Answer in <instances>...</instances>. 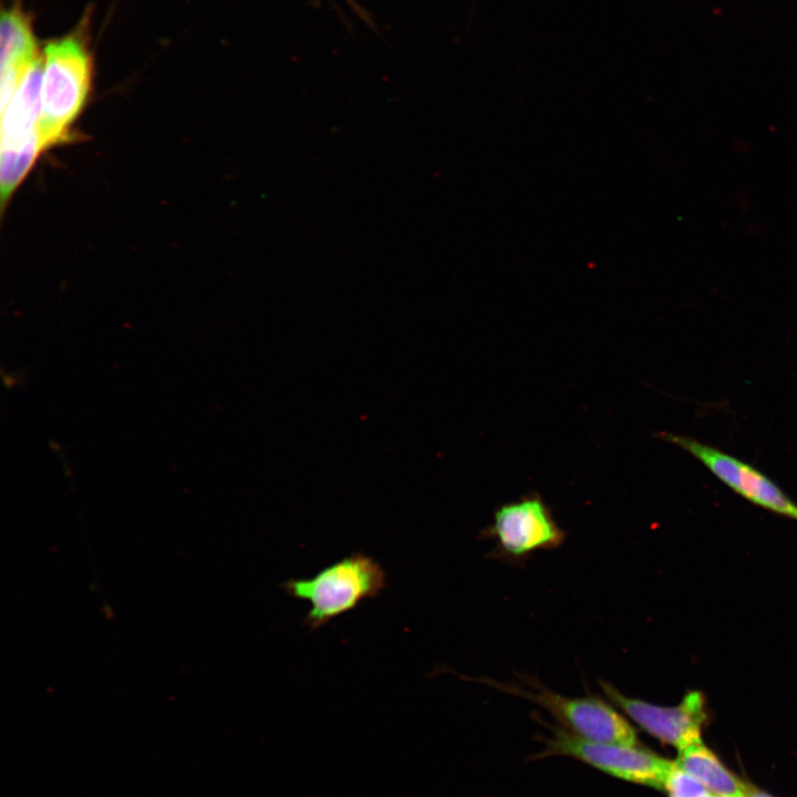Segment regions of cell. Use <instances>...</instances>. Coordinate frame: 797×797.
I'll list each match as a JSON object with an SVG mask.
<instances>
[{"mask_svg": "<svg viewBox=\"0 0 797 797\" xmlns=\"http://www.w3.org/2000/svg\"><path fill=\"white\" fill-rule=\"evenodd\" d=\"M0 53L2 112L28 69L40 58L31 19L18 6L2 11Z\"/></svg>", "mask_w": 797, "mask_h": 797, "instance_id": "cell-8", "label": "cell"}, {"mask_svg": "<svg viewBox=\"0 0 797 797\" xmlns=\"http://www.w3.org/2000/svg\"><path fill=\"white\" fill-rule=\"evenodd\" d=\"M600 686L609 702L623 715L677 752L702 742V728L706 721L702 693L689 692L680 704L661 706L627 696L608 682H600Z\"/></svg>", "mask_w": 797, "mask_h": 797, "instance_id": "cell-5", "label": "cell"}, {"mask_svg": "<svg viewBox=\"0 0 797 797\" xmlns=\"http://www.w3.org/2000/svg\"><path fill=\"white\" fill-rule=\"evenodd\" d=\"M489 534L499 549L511 558L557 548L565 539V532L539 496L524 497L498 507Z\"/></svg>", "mask_w": 797, "mask_h": 797, "instance_id": "cell-6", "label": "cell"}, {"mask_svg": "<svg viewBox=\"0 0 797 797\" xmlns=\"http://www.w3.org/2000/svg\"><path fill=\"white\" fill-rule=\"evenodd\" d=\"M495 689L531 701L547 711L571 734L584 739L605 743L638 744L635 729L613 704L596 696L571 697L556 693L538 683L530 689L479 680Z\"/></svg>", "mask_w": 797, "mask_h": 797, "instance_id": "cell-3", "label": "cell"}, {"mask_svg": "<svg viewBox=\"0 0 797 797\" xmlns=\"http://www.w3.org/2000/svg\"><path fill=\"white\" fill-rule=\"evenodd\" d=\"M663 789L669 797H720L677 767L675 762Z\"/></svg>", "mask_w": 797, "mask_h": 797, "instance_id": "cell-12", "label": "cell"}, {"mask_svg": "<svg viewBox=\"0 0 797 797\" xmlns=\"http://www.w3.org/2000/svg\"><path fill=\"white\" fill-rule=\"evenodd\" d=\"M662 436L692 454L720 480L746 499L768 510L797 519V505L774 482L753 466L694 438L675 434Z\"/></svg>", "mask_w": 797, "mask_h": 797, "instance_id": "cell-7", "label": "cell"}, {"mask_svg": "<svg viewBox=\"0 0 797 797\" xmlns=\"http://www.w3.org/2000/svg\"><path fill=\"white\" fill-rule=\"evenodd\" d=\"M41 152L38 136L20 147L1 149V199L2 205L11 196Z\"/></svg>", "mask_w": 797, "mask_h": 797, "instance_id": "cell-11", "label": "cell"}, {"mask_svg": "<svg viewBox=\"0 0 797 797\" xmlns=\"http://www.w3.org/2000/svg\"><path fill=\"white\" fill-rule=\"evenodd\" d=\"M675 764L720 797H746L751 787L728 770L702 742L677 752Z\"/></svg>", "mask_w": 797, "mask_h": 797, "instance_id": "cell-10", "label": "cell"}, {"mask_svg": "<svg viewBox=\"0 0 797 797\" xmlns=\"http://www.w3.org/2000/svg\"><path fill=\"white\" fill-rule=\"evenodd\" d=\"M547 753L573 757L615 778L656 789L664 788L674 766L639 743L594 742L561 728H555Z\"/></svg>", "mask_w": 797, "mask_h": 797, "instance_id": "cell-4", "label": "cell"}, {"mask_svg": "<svg viewBox=\"0 0 797 797\" xmlns=\"http://www.w3.org/2000/svg\"><path fill=\"white\" fill-rule=\"evenodd\" d=\"M86 29L87 24H81L44 46L41 114L37 127L41 151L65 139L87 99L93 55Z\"/></svg>", "mask_w": 797, "mask_h": 797, "instance_id": "cell-1", "label": "cell"}, {"mask_svg": "<svg viewBox=\"0 0 797 797\" xmlns=\"http://www.w3.org/2000/svg\"><path fill=\"white\" fill-rule=\"evenodd\" d=\"M283 592L310 604L303 625L315 631L335 618L375 599L387 587V572L373 557L353 551L309 578H290Z\"/></svg>", "mask_w": 797, "mask_h": 797, "instance_id": "cell-2", "label": "cell"}, {"mask_svg": "<svg viewBox=\"0 0 797 797\" xmlns=\"http://www.w3.org/2000/svg\"><path fill=\"white\" fill-rule=\"evenodd\" d=\"M746 797H772V796L751 788L748 794L746 795Z\"/></svg>", "mask_w": 797, "mask_h": 797, "instance_id": "cell-13", "label": "cell"}, {"mask_svg": "<svg viewBox=\"0 0 797 797\" xmlns=\"http://www.w3.org/2000/svg\"><path fill=\"white\" fill-rule=\"evenodd\" d=\"M43 62L40 56L25 72L2 113L1 149L20 147L38 136Z\"/></svg>", "mask_w": 797, "mask_h": 797, "instance_id": "cell-9", "label": "cell"}]
</instances>
